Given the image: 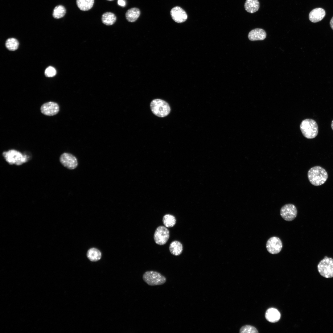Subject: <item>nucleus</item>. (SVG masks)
<instances>
[{
    "mask_svg": "<svg viewBox=\"0 0 333 333\" xmlns=\"http://www.w3.org/2000/svg\"><path fill=\"white\" fill-rule=\"evenodd\" d=\"M169 249L170 253L175 256H178L182 253L183 250L182 244L177 240L172 241L170 245Z\"/></svg>",
    "mask_w": 333,
    "mask_h": 333,
    "instance_id": "obj_18",
    "label": "nucleus"
},
{
    "mask_svg": "<svg viewBox=\"0 0 333 333\" xmlns=\"http://www.w3.org/2000/svg\"><path fill=\"white\" fill-rule=\"evenodd\" d=\"M330 25L331 28L333 30V16L331 19L330 22Z\"/></svg>",
    "mask_w": 333,
    "mask_h": 333,
    "instance_id": "obj_28",
    "label": "nucleus"
},
{
    "mask_svg": "<svg viewBox=\"0 0 333 333\" xmlns=\"http://www.w3.org/2000/svg\"><path fill=\"white\" fill-rule=\"evenodd\" d=\"M282 244L281 239L277 237L270 238L266 243V248L268 252L273 254H277L281 251Z\"/></svg>",
    "mask_w": 333,
    "mask_h": 333,
    "instance_id": "obj_9",
    "label": "nucleus"
},
{
    "mask_svg": "<svg viewBox=\"0 0 333 333\" xmlns=\"http://www.w3.org/2000/svg\"><path fill=\"white\" fill-rule=\"evenodd\" d=\"M2 155L6 161L10 165L15 164L20 165L27 160L26 155H23L20 152L15 150L4 151L3 152Z\"/></svg>",
    "mask_w": 333,
    "mask_h": 333,
    "instance_id": "obj_5",
    "label": "nucleus"
},
{
    "mask_svg": "<svg viewBox=\"0 0 333 333\" xmlns=\"http://www.w3.org/2000/svg\"><path fill=\"white\" fill-rule=\"evenodd\" d=\"M60 161L64 166L70 170L75 169L78 164L76 158L72 154L68 153L62 154L60 156Z\"/></svg>",
    "mask_w": 333,
    "mask_h": 333,
    "instance_id": "obj_10",
    "label": "nucleus"
},
{
    "mask_svg": "<svg viewBox=\"0 0 333 333\" xmlns=\"http://www.w3.org/2000/svg\"><path fill=\"white\" fill-rule=\"evenodd\" d=\"M240 332L241 333H257L258 332L255 327L249 325H246L242 327L240 329Z\"/></svg>",
    "mask_w": 333,
    "mask_h": 333,
    "instance_id": "obj_25",
    "label": "nucleus"
},
{
    "mask_svg": "<svg viewBox=\"0 0 333 333\" xmlns=\"http://www.w3.org/2000/svg\"><path fill=\"white\" fill-rule=\"evenodd\" d=\"M118 4L120 6L124 7L125 6L126 3L124 0H118Z\"/></svg>",
    "mask_w": 333,
    "mask_h": 333,
    "instance_id": "obj_27",
    "label": "nucleus"
},
{
    "mask_svg": "<svg viewBox=\"0 0 333 333\" xmlns=\"http://www.w3.org/2000/svg\"><path fill=\"white\" fill-rule=\"evenodd\" d=\"M162 220L165 226L167 228L173 227L176 223L175 217L174 216L169 214H166L164 215L162 218Z\"/></svg>",
    "mask_w": 333,
    "mask_h": 333,
    "instance_id": "obj_22",
    "label": "nucleus"
},
{
    "mask_svg": "<svg viewBox=\"0 0 333 333\" xmlns=\"http://www.w3.org/2000/svg\"><path fill=\"white\" fill-rule=\"evenodd\" d=\"M170 237L169 230L165 226H160L156 229L154 235V239L156 244L159 245L165 244Z\"/></svg>",
    "mask_w": 333,
    "mask_h": 333,
    "instance_id": "obj_7",
    "label": "nucleus"
},
{
    "mask_svg": "<svg viewBox=\"0 0 333 333\" xmlns=\"http://www.w3.org/2000/svg\"><path fill=\"white\" fill-rule=\"evenodd\" d=\"M318 272L322 276L326 278L333 277V259L325 256L317 265Z\"/></svg>",
    "mask_w": 333,
    "mask_h": 333,
    "instance_id": "obj_6",
    "label": "nucleus"
},
{
    "mask_svg": "<svg viewBox=\"0 0 333 333\" xmlns=\"http://www.w3.org/2000/svg\"><path fill=\"white\" fill-rule=\"evenodd\" d=\"M300 129L303 136L308 139L315 138L318 133V127L315 121L311 119H305L301 122Z\"/></svg>",
    "mask_w": 333,
    "mask_h": 333,
    "instance_id": "obj_2",
    "label": "nucleus"
},
{
    "mask_svg": "<svg viewBox=\"0 0 333 333\" xmlns=\"http://www.w3.org/2000/svg\"><path fill=\"white\" fill-rule=\"evenodd\" d=\"M325 15L326 12L324 9L317 8L310 11L309 14V18L312 23H317L322 20Z\"/></svg>",
    "mask_w": 333,
    "mask_h": 333,
    "instance_id": "obj_13",
    "label": "nucleus"
},
{
    "mask_svg": "<svg viewBox=\"0 0 333 333\" xmlns=\"http://www.w3.org/2000/svg\"><path fill=\"white\" fill-rule=\"evenodd\" d=\"M266 36V33L264 30L257 28L253 29L249 32L248 37L252 41L261 40L264 39Z\"/></svg>",
    "mask_w": 333,
    "mask_h": 333,
    "instance_id": "obj_14",
    "label": "nucleus"
},
{
    "mask_svg": "<svg viewBox=\"0 0 333 333\" xmlns=\"http://www.w3.org/2000/svg\"><path fill=\"white\" fill-rule=\"evenodd\" d=\"M308 180L315 186H319L324 184L327 180L328 175L326 170L323 167L316 166L311 168L307 173Z\"/></svg>",
    "mask_w": 333,
    "mask_h": 333,
    "instance_id": "obj_1",
    "label": "nucleus"
},
{
    "mask_svg": "<svg viewBox=\"0 0 333 333\" xmlns=\"http://www.w3.org/2000/svg\"><path fill=\"white\" fill-rule=\"evenodd\" d=\"M66 13L65 8L62 5L56 6L54 9L53 16L55 18L59 19L63 17Z\"/></svg>",
    "mask_w": 333,
    "mask_h": 333,
    "instance_id": "obj_23",
    "label": "nucleus"
},
{
    "mask_svg": "<svg viewBox=\"0 0 333 333\" xmlns=\"http://www.w3.org/2000/svg\"><path fill=\"white\" fill-rule=\"evenodd\" d=\"M281 314L279 311L276 309L273 308L268 309L265 314L266 319L269 322L275 323L280 319Z\"/></svg>",
    "mask_w": 333,
    "mask_h": 333,
    "instance_id": "obj_15",
    "label": "nucleus"
},
{
    "mask_svg": "<svg viewBox=\"0 0 333 333\" xmlns=\"http://www.w3.org/2000/svg\"><path fill=\"white\" fill-rule=\"evenodd\" d=\"M94 1V0H76V3L80 10L86 11L91 9L93 5Z\"/></svg>",
    "mask_w": 333,
    "mask_h": 333,
    "instance_id": "obj_20",
    "label": "nucleus"
},
{
    "mask_svg": "<svg viewBox=\"0 0 333 333\" xmlns=\"http://www.w3.org/2000/svg\"><path fill=\"white\" fill-rule=\"evenodd\" d=\"M142 278L147 284L150 286L162 285L166 280L165 276L158 272L153 270L145 272L143 275Z\"/></svg>",
    "mask_w": 333,
    "mask_h": 333,
    "instance_id": "obj_4",
    "label": "nucleus"
},
{
    "mask_svg": "<svg viewBox=\"0 0 333 333\" xmlns=\"http://www.w3.org/2000/svg\"><path fill=\"white\" fill-rule=\"evenodd\" d=\"M87 257L92 261H96L100 260L101 257L100 251L95 248H92L88 251Z\"/></svg>",
    "mask_w": 333,
    "mask_h": 333,
    "instance_id": "obj_21",
    "label": "nucleus"
},
{
    "mask_svg": "<svg viewBox=\"0 0 333 333\" xmlns=\"http://www.w3.org/2000/svg\"><path fill=\"white\" fill-rule=\"evenodd\" d=\"M19 43L18 41L14 38H9L7 40L6 42V46L7 48L10 51H14L18 47Z\"/></svg>",
    "mask_w": 333,
    "mask_h": 333,
    "instance_id": "obj_24",
    "label": "nucleus"
},
{
    "mask_svg": "<svg viewBox=\"0 0 333 333\" xmlns=\"http://www.w3.org/2000/svg\"><path fill=\"white\" fill-rule=\"evenodd\" d=\"M117 18L115 15L111 12H106L102 15L101 21L104 24L106 25H111L116 22Z\"/></svg>",
    "mask_w": 333,
    "mask_h": 333,
    "instance_id": "obj_19",
    "label": "nucleus"
},
{
    "mask_svg": "<svg viewBox=\"0 0 333 333\" xmlns=\"http://www.w3.org/2000/svg\"><path fill=\"white\" fill-rule=\"evenodd\" d=\"M170 13L172 19L178 23L185 21L187 18V15L185 11L179 6L173 7L171 10Z\"/></svg>",
    "mask_w": 333,
    "mask_h": 333,
    "instance_id": "obj_12",
    "label": "nucleus"
},
{
    "mask_svg": "<svg viewBox=\"0 0 333 333\" xmlns=\"http://www.w3.org/2000/svg\"><path fill=\"white\" fill-rule=\"evenodd\" d=\"M140 10L134 7L128 10L125 13V17L127 20L130 22H135L140 14Z\"/></svg>",
    "mask_w": 333,
    "mask_h": 333,
    "instance_id": "obj_17",
    "label": "nucleus"
},
{
    "mask_svg": "<svg viewBox=\"0 0 333 333\" xmlns=\"http://www.w3.org/2000/svg\"><path fill=\"white\" fill-rule=\"evenodd\" d=\"M152 112L155 115L161 117L167 116L171 111L168 104L165 101L160 99L153 100L150 104Z\"/></svg>",
    "mask_w": 333,
    "mask_h": 333,
    "instance_id": "obj_3",
    "label": "nucleus"
},
{
    "mask_svg": "<svg viewBox=\"0 0 333 333\" xmlns=\"http://www.w3.org/2000/svg\"><path fill=\"white\" fill-rule=\"evenodd\" d=\"M331 127L332 130H333V120L332 121L331 123Z\"/></svg>",
    "mask_w": 333,
    "mask_h": 333,
    "instance_id": "obj_29",
    "label": "nucleus"
},
{
    "mask_svg": "<svg viewBox=\"0 0 333 333\" xmlns=\"http://www.w3.org/2000/svg\"><path fill=\"white\" fill-rule=\"evenodd\" d=\"M56 71L55 68L51 66L48 67L45 70V74L46 76L48 77H53L56 74Z\"/></svg>",
    "mask_w": 333,
    "mask_h": 333,
    "instance_id": "obj_26",
    "label": "nucleus"
},
{
    "mask_svg": "<svg viewBox=\"0 0 333 333\" xmlns=\"http://www.w3.org/2000/svg\"><path fill=\"white\" fill-rule=\"evenodd\" d=\"M259 5L258 0H246L245 3L244 7L247 12L253 13L258 10Z\"/></svg>",
    "mask_w": 333,
    "mask_h": 333,
    "instance_id": "obj_16",
    "label": "nucleus"
},
{
    "mask_svg": "<svg viewBox=\"0 0 333 333\" xmlns=\"http://www.w3.org/2000/svg\"><path fill=\"white\" fill-rule=\"evenodd\" d=\"M108 0V1H113L114 0Z\"/></svg>",
    "mask_w": 333,
    "mask_h": 333,
    "instance_id": "obj_30",
    "label": "nucleus"
},
{
    "mask_svg": "<svg viewBox=\"0 0 333 333\" xmlns=\"http://www.w3.org/2000/svg\"><path fill=\"white\" fill-rule=\"evenodd\" d=\"M280 213L282 217L285 220L291 221L297 216V210L294 205L288 204L284 205L281 208Z\"/></svg>",
    "mask_w": 333,
    "mask_h": 333,
    "instance_id": "obj_8",
    "label": "nucleus"
},
{
    "mask_svg": "<svg viewBox=\"0 0 333 333\" xmlns=\"http://www.w3.org/2000/svg\"><path fill=\"white\" fill-rule=\"evenodd\" d=\"M58 104L54 102L49 101L43 104L40 107L42 113L48 116H52L56 114L60 110Z\"/></svg>",
    "mask_w": 333,
    "mask_h": 333,
    "instance_id": "obj_11",
    "label": "nucleus"
}]
</instances>
